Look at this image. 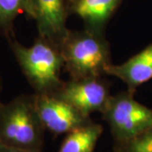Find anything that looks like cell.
Here are the masks:
<instances>
[{
  "instance_id": "6da1fadb",
  "label": "cell",
  "mask_w": 152,
  "mask_h": 152,
  "mask_svg": "<svg viewBox=\"0 0 152 152\" xmlns=\"http://www.w3.org/2000/svg\"><path fill=\"white\" fill-rule=\"evenodd\" d=\"M10 48L24 75L36 94H54L64 80V59L59 48L38 36L31 47H25L12 37Z\"/></svg>"
},
{
  "instance_id": "7a4b0ae2",
  "label": "cell",
  "mask_w": 152,
  "mask_h": 152,
  "mask_svg": "<svg viewBox=\"0 0 152 152\" xmlns=\"http://www.w3.org/2000/svg\"><path fill=\"white\" fill-rule=\"evenodd\" d=\"M64 69L72 79L103 77L112 63L110 45L104 34L71 31L60 46Z\"/></svg>"
},
{
  "instance_id": "3957f363",
  "label": "cell",
  "mask_w": 152,
  "mask_h": 152,
  "mask_svg": "<svg viewBox=\"0 0 152 152\" xmlns=\"http://www.w3.org/2000/svg\"><path fill=\"white\" fill-rule=\"evenodd\" d=\"M45 131L36 109L35 94L18 96L0 107V145L42 151Z\"/></svg>"
},
{
  "instance_id": "277c9868",
  "label": "cell",
  "mask_w": 152,
  "mask_h": 152,
  "mask_svg": "<svg viewBox=\"0 0 152 152\" xmlns=\"http://www.w3.org/2000/svg\"><path fill=\"white\" fill-rule=\"evenodd\" d=\"M128 91L111 96L102 113L114 142L129 140L152 128V109L137 102Z\"/></svg>"
},
{
  "instance_id": "5b68a950",
  "label": "cell",
  "mask_w": 152,
  "mask_h": 152,
  "mask_svg": "<svg viewBox=\"0 0 152 152\" xmlns=\"http://www.w3.org/2000/svg\"><path fill=\"white\" fill-rule=\"evenodd\" d=\"M54 95L88 117L93 113H102L112 96L108 82L103 77L71 78L64 81Z\"/></svg>"
},
{
  "instance_id": "8992f818",
  "label": "cell",
  "mask_w": 152,
  "mask_h": 152,
  "mask_svg": "<svg viewBox=\"0 0 152 152\" xmlns=\"http://www.w3.org/2000/svg\"><path fill=\"white\" fill-rule=\"evenodd\" d=\"M35 105L45 130L54 134H68L92 122L72 105L54 94H36Z\"/></svg>"
},
{
  "instance_id": "52a82bcc",
  "label": "cell",
  "mask_w": 152,
  "mask_h": 152,
  "mask_svg": "<svg viewBox=\"0 0 152 152\" xmlns=\"http://www.w3.org/2000/svg\"><path fill=\"white\" fill-rule=\"evenodd\" d=\"M25 14L36 21L38 36L60 48L69 31V0H28Z\"/></svg>"
},
{
  "instance_id": "ba28073f",
  "label": "cell",
  "mask_w": 152,
  "mask_h": 152,
  "mask_svg": "<svg viewBox=\"0 0 152 152\" xmlns=\"http://www.w3.org/2000/svg\"><path fill=\"white\" fill-rule=\"evenodd\" d=\"M107 75L121 80L127 86V91L134 95L139 87L152 79V43L124 63L111 64Z\"/></svg>"
},
{
  "instance_id": "9c48e42d",
  "label": "cell",
  "mask_w": 152,
  "mask_h": 152,
  "mask_svg": "<svg viewBox=\"0 0 152 152\" xmlns=\"http://www.w3.org/2000/svg\"><path fill=\"white\" fill-rule=\"evenodd\" d=\"M123 0H69V13L81 19L85 29L104 34Z\"/></svg>"
},
{
  "instance_id": "30bf717a",
  "label": "cell",
  "mask_w": 152,
  "mask_h": 152,
  "mask_svg": "<svg viewBox=\"0 0 152 152\" xmlns=\"http://www.w3.org/2000/svg\"><path fill=\"white\" fill-rule=\"evenodd\" d=\"M103 127L99 124H90L67 134L58 152H94Z\"/></svg>"
},
{
  "instance_id": "8fae6325",
  "label": "cell",
  "mask_w": 152,
  "mask_h": 152,
  "mask_svg": "<svg viewBox=\"0 0 152 152\" xmlns=\"http://www.w3.org/2000/svg\"><path fill=\"white\" fill-rule=\"evenodd\" d=\"M28 0H0V35L12 37L16 18L26 13Z\"/></svg>"
},
{
  "instance_id": "7c38bea8",
  "label": "cell",
  "mask_w": 152,
  "mask_h": 152,
  "mask_svg": "<svg viewBox=\"0 0 152 152\" xmlns=\"http://www.w3.org/2000/svg\"><path fill=\"white\" fill-rule=\"evenodd\" d=\"M114 152H152V128L129 140L114 142Z\"/></svg>"
},
{
  "instance_id": "4fadbf2b",
  "label": "cell",
  "mask_w": 152,
  "mask_h": 152,
  "mask_svg": "<svg viewBox=\"0 0 152 152\" xmlns=\"http://www.w3.org/2000/svg\"><path fill=\"white\" fill-rule=\"evenodd\" d=\"M0 152H43L42 151H33V150H25L14 147L0 145Z\"/></svg>"
},
{
  "instance_id": "5bb4252c",
  "label": "cell",
  "mask_w": 152,
  "mask_h": 152,
  "mask_svg": "<svg viewBox=\"0 0 152 152\" xmlns=\"http://www.w3.org/2000/svg\"><path fill=\"white\" fill-rule=\"evenodd\" d=\"M0 95H1V83H0ZM2 102H1V99H0V107L2 106Z\"/></svg>"
}]
</instances>
